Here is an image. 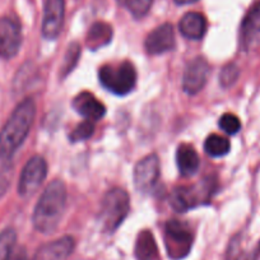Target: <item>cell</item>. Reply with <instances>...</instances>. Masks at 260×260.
Segmentation results:
<instances>
[{"label": "cell", "instance_id": "31", "mask_svg": "<svg viewBox=\"0 0 260 260\" xmlns=\"http://www.w3.org/2000/svg\"><path fill=\"white\" fill-rule=\"evenodd\" d=\"M259 252H260V244H259Z\"/></svg>", "mask_w": 260, "mask_h": 260}, {"label": "cell", "instance_id": "23", "mask_svg": "<svg viewBox=\"0 0 260 260\" xmlns=\"http://www.w3.org/2000/svg\"><path fill=\"white\" fill-rule=\"evenodd\" d=\"M79 56H81V46L77 42H73V44L69 45L68 50H67V54L64 56V61H62L61 65V78L68 76L76 68Z\"/></svg>", "mask_w": 260, "mask_h": 260}, {"label": "cell", "instance_id": "28", "mask_svg": "<svg viewBox=\"0 0 260 260\" xmlns=\"http://www.w3.org/2000/svg\"><path fill=\"white\" fill-rule=\"evenodd\" d=\"M240 71L237 68V65L231 62V64L224 65L223 69L221 71V74H219V83H221L222 87L227 88V87H231L235 82L239 78Z\"/></svg>", "mask_w": 260, "mask_h": 260}, {"label": "cell", "instance_id": "13", "mask_svg": "<svg viewBox=\"0 0 260 260\" xmlns=\"http://www.w3.org/2000/svg\"><path fill=\"white\" fill-rule=\"evenodd\" d=\"M76 241L72 236H64L42 245L32 260H68L73 252Z\"/></svg>", "mask_w": 260, "mask_h": 260}, {"label": "cell", "instance_id": "5", "mask_svg": "<svg viewBox=\"0 0 260 260\" xmlns=\"http://www.w3.org/2000/svg\"><path fill=\"white\" fill-rule=\"evenodd\" d=\"M216 190V180L212 177L203 180L197 185L180 186L174 190L171 195V207L177 212H186L195 207L208 203Z\"/></svg>", "mask_w": 260, "mask_h": 260}, {"label": "cell", "instance_id": "14", "mask_svg": "<svg viewBox=\"0 0 260 260\" xmlns=\"http://www.w3.org/2000/svg\"><path fill=\"white\" fill-rule=\"evenodd\" d=\"M73 107L81 116H83L86 120H91V121L101 120L106 114L105 105L89 92L79 93L74 99Z\"/></svg>", "mask_w": 260, "mask_h": 260}, {"label": "cell", "instance_id": "19", "mask_svg": "<svg viewBox=\"0 0 260 260\" xmlns=\"http://www.w3.org/2000/svg\"><path fill=\"white\" fill-rule=\"evenodd\" d=\"M112 28L110 24L104 22H97L89 29L87 35V46L92 50H97L104 47L111 41Z\"/></svg>", "mask_w": 260, "mask_h": 260}, {"label": "cell", "instance_id": "18", "mask_svg": "<svg viewBox=\"0 0 260 260\" xmlns=\"http://www.w3.org/2000/svg\"><path fill=\"white\" fill-rule=\"evenodd\" d=\"M134 254L137 260H158V247L151 231L144 230L138 235Z\"/></svg>", "mask_w": 260, "mask_h": 260}, {"label": "cell", "instance_id": "22", "mask_svg": "<svg viewBox=\"0 0 260 260\" xmlns=\"http://www.w3.org/2000/svg\"><path fill=\"white\" fill-rule=\"evenodd\" d=\"M17 234L13 229H7L0 232V260H8L16 249Z\"/></svg>", "mask_w": 260, "mask_h": 260}, {"label": "cell", "instance_id": "8", "mask_svg": "<svg viewBox=\"0 0 260 260\" xmlns=\"http://www.w3.org/2000/svg\"><path fill=\"white\" fill-rule=\"evenodd\" d=\"M209 67L208 61L204 57H195L187 62L182 76V88L187 94H197L204 88L208 81Z\"/></svg>", "mask_w": 260, "mask_h": 260}, {"label": "cell", "instance_id": "11", "mask_svg": "<svg viewBox=\"0 0 260 260\" xmlns=\"http://www.w3.org/2000/svg\"><path fill=\"white\" fill-rule=\"evenodd\" d=\"M65 0H45L42 35L47 40H55L64 23Z\"/></svg>", "mask_w": 260, "mask_h": 260}, {"label": "cell", "instance_id": "12", "mask_svg": "<svg viewBox=\"0 0 260 260\" xmlns=\"http://www.w3.org/2000/svg\"><path fill=\"white\" fill-rule=\"evenodd\" d=\"M144 46L148 54L159 55L171 51L175 47V31L172 24L165 23L147 36Z\"/></svg>", "mask_w": 260, "mask_h": 260}, {"label": "cell", "instance_id": "24", "mask_svg": "<svg viewBox=\"0 0 260 260\" xmlns=\"http://www.w3.org/2000/svg\"><path fill=\"white\" fill-rule=\"evenodd\" d=\"M256 251L254 250H245L241 247L240 240L235 239L231 241V245L229 247L227 252V260H256Z\"/></svg>", "mask_w": 260, "mask_h": 260}, {"label": "cell", "instance_id": "20", "mask_svg": "<svg viewBox=\"0 0 260 260\" xmlns=\"http://www.w3.org/2000/svg\"><path fill=\"white\" fill-rule=\"evenodd\" d=\"M204 149L207 153L212 157H222L226 156L231 149V143L224 137L218 136V134H211L206 139L204 143Z\"/></svg>", "mask_w": 260, "mask_h": 260}, {"label": "cell", "instance_id": "1", "mask_svg": "<svg viewBox=\"0 0 260 260\" xmlns=\"http://www.w3.org/2000/svg\"><path fill=\"white\" fill-rule=\"evenodd\" d=\"M67 206V187L61 180L50 182L40 197L34 211L35 229L41 234H52L59 226Z\"/></svg>", "mask_w": 260, "mask_h": 260}, {"label": "cell", "instance_id": "17", "mask_svg": "<svg viewBox=\"0 0 260 260\" xmlns=\"http://www.w3.org/2000/svg\"><path fill=\"white\" fill-rule=\"evenodd\" d=\"M176 164L180 175L184 177H190L195 175L201 166L198 153L189 144H180L177 147Z\"/></svg>", "mask_w": 260, "mask_h": 260}, {"label": "cell", "instance_id": "15", "mask_svg": "<svg viewBox=\"0 0 260 260\" xmlns=\"http://www.w3.org/2000/svg\"><path fill=\"white\" fill-rule=\"evenodd\" d=\"M260 36V2L254 4L245 16L240 29V42L244 50H249V47L256 41Z\"/></svg>", "mask_w": 260, "mask_h": 260}, {"label": "cell", "instance_id": "29", "mask_svg": "<svg viewBox=\"0 0 260 260\" xmlns=\"http://www.w3.org/2000/svg\"><path fill=\"white\" fill-rule=\"evenodd\" d=\"M8 260H28L27 259L26 250L23 247H16L11 256L8 257Z\"/></svg>", "mask_w": 260, "mask_h": 260}, {"label": "cell", "instance_id": "2", "mask_svg": "<svg viewBox=\"0 0 260 260\" xmlns=\"http://www.w3.org/2000/svg\"><path fill=\"white\" fill-rule=\"evenodd\" d=\"M36 116V104L32 99H26L14 109L9 119L0 130V153L13 156L23 144L29 134Z\"/></svg>", "mask_w": 260, "mask_h": 260}, {"label": "cell", "instance_id": "27", "mask_svg": "<svg viewBox=\"0 0 260 260\" xmlns=\"http://www.w3.org/2000/svg\"><path fill=\"white\" fill-rule=\"evenodd\" d=\"M154 0H126V7L136 18H142L149 12Z\"/></svg>", "mask_w": 260, "mask_h": 260}, {"label": "cell", "instance_id": "3", "mask_svg": "<svg viewBox=\"0 0 260 260\" xmlns=\"http://www.w3.org/2000/svg\"><path fill=\"white\" fill-rule=\"evenodd\" d=\"M99 78L107 91L117 96H125L136 87L137 71L130 61L107 64L100 69Z\"/></svg>", "mask_w": 260, "mask_h": 260}, {"label": "cell", "instance_id": "21", "mask_svg": "<svg viewBox=\"0 0 260 260\" xmlns=\"http://www.w3.org/2000/svg\"><path fill=\"white\" fill-rule=\"evenodd\" d=\"M13 177V161L11 156L0 153V199L3 198L11 186Z\"/></svg>", "mask_w": 260, "mask_h": 260}, {"label": "cell", "instance_id": "26", "mask_svg": "<svg viewBox=\"0 0 260 260\" xmlns=\"http://www.w3.org/2000/svg\"><path fill=\"white\" fill-rule=\"evenodd\" d=\"M218 125L219 127L223 130L224 133L230 134V136H234V134L239 133L240 129H241V121H240L239 117L234 114L222 115L221 119H219Z\"/></svg>", "mask_w": 260, "mask_h": 260}, {"label": "cell", "instance_id": "7", "mask_svg": "<svg viewBox=\"0 0 260 260\" xmlns=\"http://www.w3.org/2000/svg\"><path fill=\"white\" fill-rule=\"evenodd\" d=\"M47 175V164L44 157L34 156L21 172L18 182V192L23 198H28L37 191Z\"/></svg>", "mask_w": 260, "mask_h": 260}, {"label": "cell", "instance_id": "16", "mask_svg": "<svg viewBox=\"0 0 260 260\" xmlns=\"http://www.w3.org/2000/svg\"><path fill=\"white\" fill-rule=\"evenodd\" d=\"M179 29L186 39L201 40L207 32L206 17L198 12H189L180 21Z\"/></svg>", "mask_w": 260, "mask_h": 260}, {"label": "cell", "instance_id": "10", "mask_svg": "<svg viewBox=\"0 0 260 260\" xmlns=\"http://www.w3.org/2000/svg\"><path fill=\"white\" fill-rule=\"evenodd\" d=\"M159 177V159L157 154H148L134 169V185L142 192L151 191Z\"/></svg>", "mask_w": 260, "mask_h": 260}, {"label": "cell", "instance_id": "4", "mask_svg": "<svg viewBox=\"0 0 260 260\" xmlns=\"http://www.w3.org/2000/svg\"><path fill=\"white\" fill-rule=\"evenodd\" d=\"M130 209L129 195L125 190L115 187L102 199L99 218L105 231L114 232L126 218Z\"/></svg>", "mask_w": 260, "mask_h": 260}, {"label": "cell", "instance_id": "25", "mask_svg": "<svg viewBox=\"0 0 260 260\" xmlns=\"http://www.w3.org/2000/svg\"><path fill=\"white\" fill-rule=\"evenodd\" d=\"M94 133V124L91 120H84L79 125L74 127V130L71 134L72 142H83L86 139H89Z\"/></svg>", "mask_w": 260, "mask_h": 260}, {"label": "cell", "instance_id": "6", "mask_svg": "<svg viewBox=\"0 0 260 260\" xmlns=\"http://www.w3.org/2000/svg\"><path fill=\"white\" fill-rule=\"evenodd\" d=\"M194 235L186 222L171 219L165 224V245L172 259H182L190 252Z\"/></svg>", "mask_w": 260, "mask_h": 260}, {"label": "cell", "instance_id": "9", "mask_svg": "<svg viewBox=\"0 0 260 260\" xmlns=\"http://www.w3.org/2000/svg\"><path fill=\"white\" fill-rule=\"evenodd\" d=\"M21 45L22 29L18 22L8 17L0 19V57H14L18 54Z\"/></svg>", "mask_w": 260, "mask_h": 260}, {"label": "cell", "instance_id": "30", "mask_svg": "<svg viewBox=\"0 0 260 260\" xmlns=\"http://www.w3.org/2000/svg\"><path fill=\"white\" fill-rule=\"evenodd\" d=\"M195 2H198V0H175L177 6H187V4H192Z\"/></svg>", "mask_w": 260, "mask_h": 260}]
</instances>
